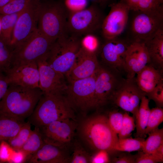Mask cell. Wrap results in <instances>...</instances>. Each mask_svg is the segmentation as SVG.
Segmentation results:
<instances>
[{"instance_id":"cell-13","label":"cell","mask_w":163,"mask_h":163,"mask_svg":"<svg viewBox=\"0 0 163 163\" xmlns=\"http://www.w3.org/2000/svg\"><path fill=\"white\" fill-rule=\"evenodd\" d=\"M78 126L76 120L67 118L39 128L45 143L65 148L73 140Z\"/></svg>"},{"instance_id":"cell-44","label":"cell","mask_w":163,"mask_h":163,"mask_svg":"<svg viewBox=\"0 0 163 163\" xmlns=\"http://www.w3.org/2000/svg\"><path fill=\"white\" fill-rule=\"evenodd\" d=\"M27 156L25 153L21 150H14L9 163H23L27 162Z\"/></svg>"},{"instance_id":"cell-41","label":"cell","mask_w":163,"mask_h":163,"mask_svg":"<svg viewBox=\"0 0 163 163\" xmlns=\"http://www.w3.org/2000/svg\"><path fill=\"white\" fill-rule=\"evenodd\" d=\"M110 162L109 153L105 150L96 151V152L90 156V163H107Z\"/></svg>"},{"instance_id":"cell-2","label":"cell","mask_w":163,"mask_h":163,"mask_svg":"<svg viewBox=\"0 0 163 163\" xmlns=\"http://www.w3.org/2000/svg\"><path fill=\"white\" fill-rule=\"evenodd\" d=\"M77 128L82 139L92 149L104 150L109 153L115 152L118 137L110 127L107 117L100 114L87 117Z\"/></svg>"},{"instance_id":"cell-6","label":"cell","mask_w":163,"mask_h":163,"mask_svg":"<svg viewBox=\"0 0 163 163\" xmlns=\"http://www.w3.org/2000/svg\"><path fill=\"white\" fill-rule=\"evenodd\" d=\"M54 42L37 28L13 50L11 66L36 62L47 55Z\"/></svg>"},{"instance_id":"cell-33","label":"cell","mask_w":163,"mask_h":163,"mask_svg":"<svg viewBox=\"0 0 163 163\" xmlns=\"http://www.w3.org/2000/svg\"><path fill=\"white\" fill-rule=\"evenodd\" d=\"M81 47L85 50L97 54L100 43L98 38L94 34H85L80 39Z\"/></svg>"},{"instance_id":"cell-47","label":"cell","mask_w":163,"mask_h":163,"mask_svg":"<svg viewBox=\"0 0 163 163\" xmlns=\"http://www.w3.org/2000/svg\"><path fill=\"white\" fill-rule=\"evenodd\" d=\"M129 7L130 10L135 11L139 0H122Z\"/></svg>"},{"instance_id":"cell-23","label":"cell","mask_w":163,"mask_h":163,"mask_svg":"<svg viewBox=\"0 0 163 163\" xmlns=\"http://www.w3.org/2000/svg\"><path fill=\"white\" fill-rule=\"evenodd\" d=\"M24 123L23 121L0 113V143L14 137Z\"/></svg>"},{"instance_id":"cell-51","label":"cell","mask_w":163,"mask_h":163,"mask_svg":"<svg viewBox=\"0 0 163 163\" xmlns=\"http://www.w3.org/2000/svg\"><path fill=\"white\" fill-rule=\"evenodd\" d=\"M158 1L161 4H163V0H158Z\"/></svg>"},{"instance_id":"cell-54","label":"cell","mask_w":163,"mask_h":163,"mask_svg":"<svg viewBox=\"0 0 163 163\" xmlns=\"http://www.w3.org/2000/svg\"><path fill=\"white\" fill-rule=\"evenodd\" d=\"M0 163H2V162L0 161Z\"/></svg>"},{"instance_id":"cell-8","label":"cell","mask_w":163,"mask_h":163,"mask_svg":"<svg viewBox=\"0 0 163 163\" xmlns=\"http://www.w3.org/2000/svg\"><path fill=\"white\" fill-rule=\"evenodd\" d=\"M97 72L89 77L75 80L67 84L65 96L74 110L77 109L84 113L95 108V81Z\"/></svg>"},{"instance_id":"cell-11","label":"cell","mask_w":163,"mask_h":163,"mask_svg":"<svg viewBox=\"0 0 163 163\" xmlns=\"http://www.w3.org/2000/svg\"><path fill=\"white\" fill-rule=\"evenodd\" d=\"M38 1L31 0L29 5L19 14L9 45L12 50L29 38L37 29Z\"/></svg>"},{"instance_id":"cell-40","label":"cell","mask_w":163,"mask_h":163,"mask_svg":"<svg viewBox=\"0 0 163 163\" xmlns=\"http://www.w3.org/2000/svg\"><path fill=\"white\" fill-rule=\"evenodd\" d=\"M14 151L6 141L0 143V161L2 163H9Z\"/></svg>"},{"instance_id":"cell-37","label":"cell","mask_w":163,"mask_h":163,"mask_svg":"<svg viewBox=\"0 0 163 163\" xmlns=\"http://www.w3.org/2000/svg\"><path fill=\"white\" fill-rule=\"evenodd\" d=\"M149 100L153 101L157 107L163 106V82L158 84L151 91L146 94Z\"/></svg>"},{"instance_id":"cell-18","label":"cell","mask_w":163,"mask_h":163,"mask_svg":"<svg viewBox=\"0 0 163 163\" xmlns=\"http://www.w3.org/2000/svg\"><path fill=\"white\" fill-rule=\"evenodd\" d=\"M149 62V55L145 43L133 41L128 46L125 59L124 70L126 73L127 78L135 77V75Z\"/></svg>"},{"instance_id":"cell-30","label":"cell","mask_w":163,"mask_h":163,"mask_svg":"<svg viewBox=\"0 0 163 163\" xmlns=\"http://www.w3.org/2000/svg\"><path fill=\"white\" fill-rule=\"evenodd\" d=\"M163 121V109L157 107L151 109L147 126L145 130V136L151 131L158 128Z\"/></svg>"},{"instance_id":"cell-1","label":"cell","mask_w":163,"mask_h":163,"mask_svg":"<svg viewBox=\"0 0 163 163\" xmlns=\"http://www.w3.org/2000/svg\"><path fill=\"white\" fill-rule=\"evenodd\" d=\"M43 94L39 88L9 85L0 102V113L24 121L32 114Z\"/></svg>"},{"instance_id":"cell-24","label":"cell","mask_w":163,"mask_h":163,"mask_svg":"<svg viewBox=\"0 0 163 163\" xmlns=\"http://www.w3.org/2000/svg\"><path fill=\"white\" fill-rule=\"evenodd\" d=\"M150 100L145 96L142 98L138 111L135 116L136 120V137L144 138L146 136L145 131L146 128L150 110Z\"/></svg>"},{"instance_id":"cell-28","label":"cell","mask_w":163,"mask_h":163,"mask_svg":"<svg viewBox=\"0 0 163 163\" xmlns=\"http://www.w3.org/2000/svg\"><path fill=\"white\" fill-rule=\"evenodd\" d=\"M148 134V137L143 142L142 151L144 152L152 153L163 144V128H158Z\"/></svg>"},{"instance_id":"cell-19","label":"cell","mask_w":163,"mask_h":163,"mask_svg":"<svg viewBox=\"0 0 163 163\" xmlns=\"http://www.w3.org/2000/svg\"><path fill=\"white\" fill-rule=\"evenodd\" d=\"M117 38L106 40L101 50V56L107 66L119 71L124 70L125 59L128 46Z\"/></svg>"},{"instance_id":"cell-48","label":"cell","mask_w":163,"mask_h":163,"mask_svg":"<svg viewBox=\"0 0 163 163\" xmlns=\"http://www.w3.org/2000/svg\"><path fill=\"white\" fill-rule=\"evenodd\" d=\"M13 0H0V9Z\"/></svg>"},{"instance_id":"cell-21","label":"cell","mask_w":163,"mask_h":163,"mask_svg":"<svg viewBox=\"0 0 163 163\" xmlns=\"http://www.w3.org/2000/svg\"><path fill=\"white\" fill-rule=\"evenodd\" d=\"M162 72L148 64L136 74V82L145 95L158 84L163 82Z\"/></svg>"},{"instance_id":"cell-32","label":"cell","mask_w":163,"mask_h":163,"mask_svg":"<svg viewBox=\"0 0 163 163\" xmlns=\"http://www.w3.org/2000/svg\"><path fill=\"white\" fill-rule=\"evenodd\" d=\"M31 0H13L0 9V14H11L20 13L30 3Z\"/></svg>"},{"instance_id":"cell-50","label":"cell","mask_w":163,"mask_h":163,"mask_svg":"<svg viewBox=\"0 0 163 163\" xmlns=\"http://www.w3.org/2000/svg\"><path fill=\"white\" fill-rule=\"evenodd\" d=\"M110 0H103L102 4H104Z\"/></svg>"},{"instance_id":"cell-15","label":"cell","mask_w":163,"mask_h":163,"mask_svg":"<svg viewBox=\"0 0 163 163\" xmlns=\"http://www.w3.org/2000/svg\"><path fill=\"white\" fill-rule=\"evenodd\" d=\"M47 55L36 61L39 75V88L43 94H63L68 84L65 76L50 66L46 60Z\"/></svg>"},{"instance_id":"cell-14","label":"cell","mask_w":163,"mask_h":163,"mask_svg":"<svg viewBox=\"0 0 163 163\" xmlns=\"http://www.w3.org/2000/svg\"><path fill=\"white\" fill-rule=\"evenodd\" d=\"M110 10L104 18L101 29L106 40L117 38L124 31L128 21L130 9L122 0L110 5Z\"/></svg>"},{"instance_id":"cell-12","label":"cell","mask_w":163,"mask_h":163,"mask_svg":"<svg viewBox=\"0 0 163 163\" xmlns=\"http://www.w3.org/2000/svg\"><path fill=\"white\" fill-rule=\"evenodd\" d=\"M144 96L145 93L138 86L135 77L127 78L121 82L112 101L125 111L131 113L135 119L141 99Z\"/></svg>"},{"instance_id":"cell-49","label":"cell","mask_w":163,"mask_h":163,"mask_svg":"<svg viewBox=\"0 0 163 163\" xmlns=\"http://www.w3.org/2000/svg\"><path fill=\"white\" fill-rule=\"evenodd\" d=\"M91 1H93L95 3H99L101 4H102L103 0H91Z\"/></svg>"},{"instance_id":"cell-20","label":"cell","mask_w":163,"mask_h":163,"mask_svg":"<svg viewBox=\"0 0 163 163\" xmlns=\"http://www.w3.org/2000/svg\"><path fill=\"white\" fill-rule=\"evenodd\" d=\"M65 148L45 143L28 161L30 163H66L70 162V158Z\"/></svg>"},{"instance_id":"cell-52","label":"cell","mask_w":163,"mask_h":163,"mask_svg":"<svg viewBox=\"0 0 163 163\" xmlns=\"http://www.w3.org/2000/svg\"><path fill=\"white\" fill-rule=\"evenodd\" d=\"M1 22H0V36L1 35Z\"/></svg>"},{"instance_id":"cell-10","label":"cell","mask_w":163,"mask_h":163,"mask_svg":"<svg viewBox=\"0 0 163 163\" xmlns=\"http://www.w3.org/2000/svg\"><path fill=\"white\" fill-rule=\"evenodd\" d=\"M100 66L95 81V108L104 106L112 101L113 94L123 79L118 75V71Z\"/></svg>"},{"instance_id":"cell-46","label":"cell","mask_w":163,"mask_h":163,"mask_svg":"<svg viewBox=\"0 0 163 163\" xmlns=\"http://www.w3.org/2000/svg\"><path fill=\"white\" fill-rule=\"evenodd\" d=\"M154 156L161 162H163V144L159 146L153 153Z\"/></svg>"},{"instance_id":"cell-31","label":"cell","mask_w":163,"mask_h":163,"mask_svg":"<svg viewBox=\"0 0 163 163\" xmlns=\"http://www.w3.org/2000/svg\"><path fill=\"white\" fill-rule=\"evenodd\" d=\"M12 51L0 36V72H5L11 67Z\"/></svg>"},{"instance_id":"cell-53","label":"cell","mask_w":163,"mask_h":163,"mask_svg":"<svg viewBox=\"0 0 163 163\" xmlns=\"http://www.w3.org/2000/svg\"><path fill=\"white\" fill-rule=\"evenodd\" d=\"M36 1H41V0H35Z\"/></svg>"},{"instance_id":"cell-35","label":"cell","mask_w":163,"mask_h":163,"mask_svg":"<svg viewBox=\"0 0 163 163\" xmlns=\"http://www.w3.org/2000/svg\"><path fill=\"white\" fill-rule=\"evenodd\" d=\"M72 155L70 162L71 163H90L91 156L78 142L74 145Z\"/></svg>"},{"instance_id":"cell-27","label":"cell","mask_w":163,"mask_h":163,"mask_svg":"<svg viewBox=\"0 0 163 163\" xmlns=\"http://www.w3.org/2000/svg\"><path fill=\"white\" fill-rule=\"evenodd\" d=\"M144 138L128 137L119 139L116 143L114 151L130 152L142 150Z\"/></svg>"},{"instance_id":"cell-5","label":"cell","mask_w":163,"mask_h":163,"mask_svg":"<svg viewBox=\"0 0 163 163\" xmlns=\"http://www.w3.org/2000/svg\"><path fill=\"white\" fill-rule=\"evenodd\" d=\"M79 38L67 33L53 43L47 54L49 64L65 76L72 67L81 48Z\"/></svg>"},{"instance_id":"cell-38","label":"cell","mask_w":163,"mask_h":163,"mask_svg":"<svg viewBox=\"0 0 163 163\" xmlns=\"http://www.w3.org/2000/svg\"><path fill=\"white\" fill-rule=\"evenodd\" d=\"M63 3L67 11L73 13L86 8L88 0H64Z\"/></svg>"},{"instance_id":"cell-42","label":"cell","mask_w":163,"mask_h":163,"mask_svg":"<svg viewBox=\"0 0 163 163\" xmlns=\"http://www.w3.org/2000/svg\"><path fill=\"white\" fill-rule=\"evenodd\" d=\"M123 152L115 156L110 162L113 163H135L137 154L133 155L130 152Z\"/></svg>"},{"instance_id":"cell-39","label":"cell","mask_w":163,"mask_h":163,"mask_svg":"<svg viewBox=\"0 0 163 163\" xmlns=\"http://www.w3.org/2000/svg\"><path fill=\"white\" fill-rule=\"evenodd\" d=\"M162 5L158 0H139L134 11H150L158 8Z\"/></svg>"},{"instance_id":"cell-43","label":"cell","mask_w":163,"mask_h":163,"mask_svg":"<svg viewBox=\"0 0 163 163\" xmlns=\"http://www.w3.org/2000/svg\"><path fill=\"white\" fill-rule=\"evenodd\" d=\"M161 163L152 153L140 152L137 154L135 163Z\"/></svg>"},{"instance_id":"cell-45","label":"cell","mask_w":163,"mask_h":163,"mask_svg":"<svg viewBox=\"0 0 163 163\" xmlns=\"http://www.w3.org/2000/svg\"><path fill=\"white\" fill-rule=\"evenodd\" d=\"M9 85L5 75L0 72V102L5 94Z\"/></svg>"},{"instance_id":"cell-4","label":"cell","mask_w":163,"mask_h":163,"mask_svg":"<svg viewBox=\"0 0 163 163\" xmlns=\"http://www.w3.org/2000/svg\"><path fill=\"white\" fill-rule=\"evenodd\" d=\"M38 5L39 30L53 41L67 34L68 15L63 2L43 0Z\"/></svg>"},{"instance_id":"cell-22","label":"cell","mask_w":163,"mask_h":163,"mask_svg":"<svg viewBox=\"0 0 163 163\" xmlns=\"http://www.w3.org/2000/svg\"><path fill=\"white\" fill-rule=\"evenodd\" d=\"M144 43L149 55V64L163 71V27L159 29L151 39Z\"/></svg>"},{"instance_id":"cell-9","label":"cell","mask_w":163,"mask_h":163,"mask_svg":"<svg viewBox=\"0 0 163 163\" xmlns=\"http://www.w3.org/2000/svg\"><path fill=\"white\" fill-rule=\"evenodd\" d=\"M135 11L137 14L132 21L131 27L133 41L145 43L163 27V5L150 11Z\"/></svg>"},{"instance_id":"cell-29","label":"cell","mask_w":163,"mask_h":163,"mask_svg":"<svg viewBox=\"0 0 163 163\" xmlns=\"http://www.w3.org/2000/svg\"><path fill=\"white\" fill-rule=\"evenodd\" d=\"M29 121L24 123L17 134L6 142L15 150H20L27 141L32 130Z\"/></svg>"},{"instance_id":"cell-3","label":"cell","mask_w":163,"mask_h":163,"mask_svg":"<svg viewBox=\"0 0 163 163\" xmlns=\"http://www.w3.org/2000/svg\"><path fill=\"white\" fill-rule=\"evenodd\" d=\"M29 121L40 128L67 118L76 120L74 110L63 94H43Z\"/></svg>"},{"instance_id":"cell-17","label":"cell","mask_w":163,"mask_h":163,"mask_svg":"<svg viewBox=\"0 0 163 163\" xmlns=\"http://www.w3.org/2000/svg\"><path fill=\"white\" fill-rule=\"evenodd\" d=\"M100 66L97 54L81 47L72 67L65 76L68 82L87 78L94 74Z\"/></svg>"},{"instance_id":"cell-26","label":"cell","mask_w":163,"mask_h":163,"mask_svg":"<svg viewBox=\"0 0 163 163\" xmlns=\"http://www.w3.org/2000/svg\"><path fill=\"white\" fill-rule=\"evenodd\" d=\"M21 12L11 14H0L1 29L0 36L9 46L15 23Z\"/></svg>"},{"instance_id":"cell-34","label":"cell","mask_w":163,"mask_h":163,"mask_svg":"<svg viewBox=\"0 0 163 163\" xmlns=\"http://www.w3.org/2000/svg\"><path fill=\"white\" fill-rule=\"evenodd\" d=\"M135 118L131 116L128 112L123 113V119L121 129L118 134L119 139L129 137L136 128Z\"/></svg>"},{"instance_id":"cell-16","label":"cell","mask_w":163,"mask_h":163,"mask_svg":"<svg viewBox=\"0 0 163 163\" xmlns=\"http://www.w3.org/2000/svg\"><path fill=\"white\" fill-rule=\"evenodd\" d=\"M5 73L9 85L39 88V75L36 62L11 66Z\"/></svg>"},{"instance_id":"cell-7","label":"cell","mask_w":163,"mask_h":163,"mask_svg":"<svg viewBox=\"0 0 163 163\" xmlns=\"http://www.w3.org/2000/svg\"><path fill=\"white\" fill-rule=\"evenodd\" d=\"M104 18L100 9L94 4L80 11L69 13L66 22L67 33L79 37L94 34L101 28Z\"/></svg>"},{"instance_id":"cell-36","label":"cell","mask_w":163,"mask_h":163,"mask_svg":"<svg viewBox=\"0 0 163 163\" xmlns=\"http://www.w3.org/2000/svg\"><path fill=\"white\" fill-rule=\"evenodd\" d=\"M123 113L116 110H113L110 112L107 117L110 127L117 134L119 133L121 129Z\"/></svg>"},{"instance_id":"cell-25","label":"cell","mask_w":163,"mask_h":163,"mask_svg":"<svg viewBox=\"0 0 163 163\" xmlns=\"http://www.w3.org/2000/svg\"><path fill=\"white\" fill-rule=\"evenodd\" d=\"M44 143L39 129L35 127L34 130H32L27 141L21 149L27 155V162L31 157L40 149Z\"/></svg>"}]
</instances>
